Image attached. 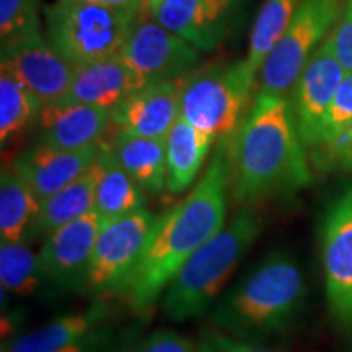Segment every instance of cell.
Wrapping results in <instances>:
<instances>
[{"instance_id":"484cf974","label":"cell","mask_w":352,"mask_h":352,"mask_svg":"<svg viewBox=\"0 0 352 352\" xmlns=\"http://www.w3.org/2000/svg\"><path fill=\"white\" fill-rule=\"evenodd\" d=\"M43 104L3 65H0V140L6 145L13 135L38 120Z\"/></svg>"},{"instance_id":"1f68e13d","label":"cell","mask_w":352,"mask_h":352,"mask_svg":"<svg viewBox=\"0 0 352 352\" xmlns=\"http://www.w3.org/2000/svg\"><path fill=\"white\" fill-rule=\"evenodd\" d=\"M315 162L318 166L327 168H342L352 171V127L341 134L331 144L316 148Z\"/></svg>"},{"instance_id":"cb8c5ba5","label":"cell","mask_w":352,"mask_h":352,"mask_svg":"<svg viewBox=\"0 0 352 352\" xmlns=\"http://www.w3.org/2000/svg\"><path fill=\"white\" fill-rule=\"evenodd\" d=\"M101 168L95 188V210L104 220L145 209L147 192L139 186L116 160L109 147L101 145Z\"/></svg>"},{"instance_id":"8d00e7d4","label":"cell","mask_w":352,"mask_h":352,"mask_svg":"<svg viewBox=\"0 0 352 352\" xmlns=\"http://www.w3.org/2000/svg\"><path fill=\"white\" fill-rule=\"evenodd\" d=\"M351 2H352V0H351Z\"/></svg>"},{"instance_id":"f1b7e54d","label":"cell","mask_w":352,"mask_h":352,"mask_svg":"<svg viewBox=\"0 0 352 352\" xmlns=\"http://www.w3.org/2000/svg\"><path fill=\"white\" fill-rule=\"evenodd\" d=\"M349 127H352V74H346L344 80L341 82L327 114H324L320 127L318 144L314 151L331 144Z\"/></svg>"},{"instance_id":"d4e9b609","label":"cell","mask_w":352,"mask_h":352,"mask_svg":"<svg viewBox=\"0 0 352 352\" xmlns=\"http://www.w3.org/2000/svg\"><path fill=\"white\" fill-rule=\"evenodd\" d=\"M300 0H264L259 8L250 34L246 63L254 72H259L264 60L287 32Z\"/></svg>"},{"instance_id":"2e32d148","label":"cell","mask_w":352,"mask_h":352,"mask_svg":"<svg viewBox=\"0 0 352 352\" xmlns=\"http://www.w3.org/2000/svg\"><path fill=\"white\" fill-rule=\"evenodd\" d=\"M100 152V144L69 151L36 142L15 158L12 170L44 201L85 173L98 160Z\"/></svg>"},{"instance_id":"d6986e66","label":"cell","mask_w":352,"mask_h":352,"mask_svg":"<svg viewBox=\"0 0 352 352\" xmlns=\"http://www.w3.org/2000/svg\"><path fill=\"white\" fill-rule=\"evenodd\" d=\"M111 308L96 302L87 310L59 316L44 327L2 342V352H64L108 324Z\"/></svg>"},{"instance_id":"8fae6325","label":"cell","mask_w":352,"mask_h":352,"mask_svg":"<svg viewBox=\"0 0 352 352\" xmlns=\"http://www.w3.org/2000/svg\"><path fill=\"white\" fill-rule=\"evenodd\" d=\"M241 0H147L152 19L199 52H212L235 30Z\"/></svg>"},{"instance_id":"5b68a950","label":"cell","mask_w":352,"mask_h":352,"mask_svg":"<svg viewBox=\"0 0 352 352\" xmlns=\"http://www.w3.org/2000/svg\"><path fill=\"white\" fill-rule=\"evenodd\" d=\"M46 39L74 67L118 56L139 12L114 10L83 0H56L46 8Z\"/></svg>"},{"instance_id":"d6a6232c","label":"cell","mask_w":352,"mask_h":352,"mask_svg":"<svg viewBox=\"0 0 352 352\" xmlns=\"http://www.w3.org/2000/svg\"><path fill=\"white\" fill-rule=\"evenodd\" d=\"M118 351V338L114 329L109 324H104L100 329L88 336L78 344L69 347L64 352H116Z\"/></svg>"},{"instance_id":"7c38bea8","label":"cell","mask_w":352,"mask_h":352,"mask_svg":"<svg viewBox=\"0 0 352 352\" xmlns=\"http://www.w3.org/2000/svg\"><path fill=\"white\" fill-rule=\"evenodd\" d=\"M104 219L91 210L46 236L39 250L44 283L64 290L87 289L88 272Z\"/></svg>"},{"instance_id":"ffe728a7","label":"cell","mask_w":352,"mask_h":352,"mask_svg":"<svg viewBox=\"0 0 352 352\" xmlns=\"http://www.w3.org/2000/svg\"><path fill=\"white\" fill-rule=\"evenodd\" d=\"M109 148L126 173L147 195H158L166 188V140L120 131Z\"/></svg>"},{"instance_id":"4fadbf2b","label":"cell","mask_w":352,"mask_h":352,"mask_svg":"<svg viewBox=\"0 0 352 352\" xmlns=\"http://www.w3.org/2000/svg\"><path fill=\"white\" fill-rule=\"evenodd\" d=\"M346 74V69L333 54L328 39H324L294 85L290 103L298 135L307 151H314L318 144L321 122Z\"/></svg>"},{"instance_id":"30bf717a","label":"cell","mask_w":352,"mask_h":352,"mask_svg":"<svg viewBox=\"0 0 352 352\" xmlns=\"http://www.w3.org/2000/svg\"><path fill=\"white\" fill-rule=\"evenodd\" d=\"M144 87L191 76L199 51L155 20H138L120 52Z\"/></svg>"},{"instance_id":"83f0119b","label":"cell","mask_w":352,"mask_h":352,"mask_svg":"<svg viewBox=\"0 0 352 352\" xmlns=\"http://www.w3.org/2000/svg\"><path fill=\"white\" fill-rule=\"evenodd\" d=\"M39 0H0L2 47L39 34Z\"/></svg>"},{"instance_id":"836d02e7","label":"cell","mask_w":352,"mask_h":352,"mask_svg":"<svg viewBox=\"0 0 352 352\" xmlns=\"http://www.w3.org/2000/svg\"><path fill=\"white\" fill-rule=\"evenodd\" d=\"M206 341L209 342V346L215 352H272L266 349H258L256 346L250 344V342L239 341L223 333H212Z\"/></svg>"},{"instance_id":"277c9868","label":"cell","mask_w":352,"mask_h":352,"mask_svg":"<svg viewBox=\"0 0 352 352\" xmlns=\"http://www.w3.org/2000/svg\"><path fill=\"white\" fill-rule=\"evenodd\" d=\"M261 232L253 206H241L230 222L184 263L164 292L162 308L175 323L204 315Z\"/></svg>"},{"instance_id":"5bb4252c","label":"cell","mask_w":352,"mask_h":352,"mask_svg":"<svg viewBox=\"0 0 352 352\" xmlns=\"http://www.w3.org/2000/svg\"><path fill=\"white\" fill-rule=\"evenodd\" d=\"M2 65L41 101L43 107L63 101L76 76V67L57 54L41 33L2 47Z\"/></svg>"},{"instance_id":"6da1fadb","label":"cell","mask_w":352,"mask_h":352,"mask_svg":"<svg viewBox=\"0 0 352 352\" xmlns=\"http://www.w3.org/2000/svg\"><path fill=\"white\" fill-rule=\"evenodd\" d=\"M228 188V144L220 142L189 196L158 217L147 250L121 292L132 310L145 311L155 305L184 263L222 230Z\"/></svg>"},{"instance_id":"ac0fdd59","label":"cell","mask_w":352,"mask_h":352,"mask_svg":"<svg viewBox=\"0 0 352 352\" xmlns=\"http://www.w3.org/2000/svg\"><path fill=\"white\" fill-rule=\"evenodd\" d=\"M140 88H144V83L118 54L76 67L72 85L63 101L91 104L113 111Z\"/></svg>"},{"instance_id":"ba28073f","label":"cell","mask_w":352,"mask_h":352,"mask_svg":"<svg viewBox=\"0 0 352 352\" xmlns=\"http://www.w3.org/2000/svg\"><path fill=\"white\" fill-rule=\"evenodd\" d=\"M157 220L145 209L104 220L91 256L87 292L96 297L122 292L147 250Z\"/></svg>"},{"instance_id":"4dcf8cb0","label":"cell","mask_w":352,"mask_h":352,"mask_svg":"<svg viewBox=\"0 0 352 352\" xmlns=\"http://www.w3.org/2000/svg\"><path fill=\"white\" fill-rule=\"evenodd\" d=\"M328 43L333 54L340 60L347 74H352V2L346 0L340 20L336 21L331 33L328 34Z\"/></svg>"},{"instance_id":"9c48e42d","label":"cell","mask_w":352,"mask_h":352,"mask_svg":"<svg viewBox=\"0 0 352 352\" xmlns=\"http://www.w3.org/2000/svg\"><path fill=\"white\" fill-rule=\"evenodd\" d=\"M321 261L329 314L338 328L352 334V184L342 189L324 214Z\"/></svg>"},{"instance_id":"7402d4cb","label":"cell","mask_w":352,"mask_h":352,"mask_svg":"<svg viewBox=\"0 0 352 352\" xmlns=\"http://www.w3.org/2000/svg\"><path fill=\"white\" fill-rule=\"evenodd\" d=\"M215 140L179 118L166 138V189L173 195L195 183Z\"/></svg>"},{"instance_id":"52a82bcc","label":"cell","mask_w":352,"mask_h":352,"mask_svg":"<svg viewBox=\"0 0 352 352\" xmlns=\"http://www.w3.org/2000/svg\"><path fill=\"white\" fill-rule=\"evenodd\" d=\"M341 0H300L287 32L259 70V95H285L340 20Z\"/></svg>"},{"instance_id":"9a60e30c","label":"cell","mask_w":352,"mask_h":352,"mask_svg":"<svg viewBox=\"0 0 352 352\" xmlns=\"http://www.w3.org/2000/svg\"><path fill=\"white\" fill-rule=\"evenodd\" d=\"M188 77L134 91L113 109V122L127 134L166 140L182 118V96Z\"/></svg>"},{"instance_id":"8992f818","label":"cell","mask_w":352,"mask_h":352,"mask_svg":"<svg viewBox=\"0 0 352 352\" xmlns=\"http://www.w3.org/2000/svg\"><path fill=\"white\" fill-rule=\"evenodd\" d=\"M256 74L246 59L192 74L184 83L182 118L217 144H230L253 104Z\"/></svg>"},{"instance_id":"e575fe53","label":"cell","mask_w":352,"mask_h":352,"mask_svg":"<svg viewBox=\"0 0 352 352\" xmlns=\"http://www.w3.org/2000/svg\"><path fill=\"white\" fill-rule=\"evenodd\" d=\"M83 2L94 3L104 8H114V10H126V12H139L142 10L144 3L147 0H83Z\"/></svg>"},{"instance_id":"d590c367","label":"cell","mask_w":352,"mask_h":352,"mask_svg":"<svg viewBox=\"0 0 352 352\" xmlns=\"http://www.w3.org/2000/svg\"><path fill=\"white\" fill-rule=\"evenodd\" d=\"M201 352H215V351L212 349V347L209 346L208 341H204V342H202V344H201Z\"/></svg>"},{"instance_id":"f546056e","label":"cell","mask_w":352,"mask_h":352,"mask_svg":"<svg viewBox=\"0 0 352 352\" xmlns=\"http://www.w3.org/2000/svg\"><path fill=\"white\" fill-rule=\"evenodd\" d=\"M126 352H201V346L183 334L160 329L142 338Z\"/></svg>"},{"instance_id":"3957f363","label":"cell","mask_w":352,"mask_h":352,"mask_svg":"<svg viewBox=\"0 0 352 352\" xmlns=\"http://www.w3.org/2000/svg\"><path fill=\"white\" fill-rule=\"evenodd\" d=\"M303 297L305 280L298 264L287 254L274 253L223 296L212 321L227 336L252 344L287 328Z\"/></svg>"},{"instance_id":"4316f807","label":"cell","mask_w":352,"mask_h":352,"mask_svg":"<svg viewBox=\"0 0 352 352\" xmlns=\"http://www.w3.org/2000/svg\"><path fill=\"white\" fill-rule=\"evenodd\" d=\"M44 277L38 254L26 243H2L0 248V284L2 292L28 297L41 287Z\"/></svg>"},{"instance_id":"603a6c76","label":"cell","mask_w":352,"mask_h":352,"mask_svg":"<svg viewBox=\"0 0 352 352\" xmlns=\"http://www.w3.org/2000/svg\"><path fill=\"white\" fill-rule=\"evenodd\" d=\"M101 168H103V158L100 152L98 160L82 176H78L76 182L41 201L34 236H47L57 228L67 226L74 220L95 210V188Z\"/></svg>"},{"instance_id":"e0dca14e","label":"cell","mask_w":352,"mask_h":352,"mask_svg":"<svg viewBox=\"0 0 352 352\" xmlns=\"http://www.w3.org/2000/svg\"><path fill=\"white\" fill-rule=\"evenodd\" d=\"M38 121V142L76 151L98 145L113 118L109 109L59 101L43 107Z\"/></svg>"},{"instance_id":"7a4b0ae2","label":"cell","mask_w":352,"mask_h":352,"mask_svg":"<svg viewBox=\"0 0 352 352\" xmlns=\"http://www.w3.org/2000/svg\"><path fill=\"white\" fill-rule=\"evenodd\" d=\"M230 189L236 204L300 191L311 183L307 147L285 95H256L228 144Z\"/></svg>"},{"instance_id":"44dd1931","label":"cell","mask_w":352,"mask_h":352,"mask_svg":"<svg viewBox=\"0 0 352 352\" xmlns=\"http://www.w3.org/2000/svg\"><path fill=\"white\" fill-rule=\"evenodd\" d=\"M41 199L21 176L3 168L0 176V240L26 243L34 239Z\"/></svg>"}]
</instances>
